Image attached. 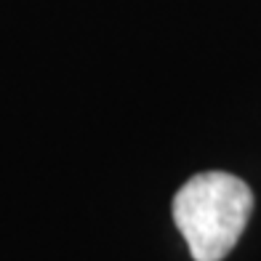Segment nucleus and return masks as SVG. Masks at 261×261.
Segmentation results:
<instances>
[{
  "instance_id": "obj_1",
  "label": "nucleus",
  "mask_w": 261,
  "mask_h": 261,
  "mask_svg": "<svg viewBox=\"0 0 261 261\" xmlns=\"http://www.w3.org/2000/svg\"><path fill=\"white\" fill-rule=\"evenodd\" d=\"M253 192L221 171L192 176L173 197V221L195 261H221L245 232Z\"/></svg>"
}]
</instances>
